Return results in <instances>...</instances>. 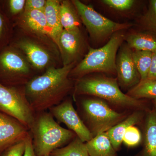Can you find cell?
Returning <instances> with one entry per match:
<instances>
[{
	"label": "cell",
	"mask_w": 156,
	"mask_h": 156,
	"mask_svg": "<svg viewBox=\"0 0 156 156\" xmlns=\"http://www.w3.org/2000/svg\"><path fill=\"white\" fill-rule=\"evenodd\" d=\"M76 63L49 68L41 75L34 76L26 84V97L35 112L47 111L64 100L73 87L69 75Z\"/></svg>",
	"instance_id": "1"
},
{
	"label": "cell",
	"mask_w": 156,
	"mask_h": 156,
	"mask_svg": "<svg viewBox=\"0 0 156 156\" xmlns=\"http://www.w3.org/2000/svg\"><path fill=\"white\" fill-rule=\"evenodd\" d=\"M83 95L96 97L118 108L146 112L150 110L142 100L135 99L123 93L117 79L105 76H85L76 80L74 87V99Z\"/></svg>",
	"instance_id": "2"
},
{
	"label": "cell",
	"mask_w": 156,
	"mask_h": 156,
	"mask_svg": "<svg viewBox=\"0 0 156 156\" xmlns=\"http://www.w3.org/2000/svg\"><path fill=\"white\" fill-rule=\"evenodd\" d=\"M30 132L34 151L37 156L50 155L77 136L73 131L61 127L47 111L36 112Z\"/></svg>",
	"instance_id": "3"
},
{
	"label": "cell",
	"mask_w": 156,
	"mask_h": 156,
	"mask_svg": "<svg viewBox=\"0 0 156 156\" xmlns=\"http://www.w3.org/2000/svg\"><path fill=\"white\" fill-rule=\"evenodd\" d=\"M125 39L124 34L118 32L103 47L96 49L89 48L83 60L72 70L69 78L77 80L92 73H116L117 53Z\"/></svg>",
	"instance_id": "4"
},
{
	"label": "cell",
	"mask_w": 156,
	"mask_h": 156,
	"mask_svg": "<svg viewBox=\"0 0 156 156\" xmlns=\"http://www.w3.org/2000/svg\"><path fill=\"white\" fill-rule=\"evenodd\" d=\"M78 107L81 119L93 137L107 132L129 115L126 112L116 111L106 101L98 98H84Z\"/></svg>",
	"instance_id": "5"
},
{
	"label": "cell",
	"mask_w": 156,
	"mask_h": 156,
	"mask_svg": "<svg viewBox=\"0 0 156 156\" xmlns=\"http://www.w3.org/2000/svg\"><path fill=\"white\" fill-rule=\"evenodd\" d=\"M21 52L9 45L0 52V83L23 87L34 77L33 69Z\"/></svg>",
	"instance_id": "6"
},
{
	"label": "cell",
	"mask_w": 156,
	"mask_h": 156,
	"mask_svg": "<svg viewBox=\"0 0 156 156\" xmlns=\"http://www.w3.org/2000/svg\"><path fill=\"white\" fill-rule=\"evenodd\" d=\"M75 7L82 22L87 28L90 37L96 41H101L113 34L130 28V23H119L112 21L95 11L90 5L78 0L72 1Z\"/></svg>",
	"instance_id": "7"
},
{
	"label": "cell",
	"mask_w": 156,
	"mask_h": 156,
	"mask_svg": "<svg viewBox=\"0 0 156 156\" xmlns=\"http://www.w3.org/2000/svg\"><path fill=\"white\" fill-rule=\"evenodd\" d=\"M0 112L16 119L29 131L36 115L26 97L24 87H7L1 83Z\"/></svg>",
	"instance_id": "8"
},
{
	"label": "cell",
	"mask_w": 156,
	"mask_h": 156,
	"mask_svg": "<svg viewBox=\"0 0 156 156\" xmlns=\"http://www.w3.org/2000/svg\"><path fill=\"white\" fill-rule=\"evenodd\" d=\"M9 45L20 50L34 69L41 70L54 66L55 56L53 51L37 40L27 37L13 38Z\"/></svg>",
	"instance_id": "9"
},
{
	"label": "cell",
	"mask_w": 156,
	"mask_h": 156,
	"mask_svg": "<svg viewBox=\"0 0 156 156\" xmlns=\"http://www.w3.org/2000/svg\"><path fill=\"white\" fill-rule=\"evenodd\" d=\"M49 110L58 124L63 123L83 142L87 143L93 138L92 133L76 110L71 99H65Z\"/></svg>",
	"instance_id": "10"
},
{
	"label": "cell",
	"mask_w": 156,
	"mask_h": 156,
	"mask_svg": "<svg viewBox=\"0 0 156 156\" xmlns=\"http://www.w3.org/2000/svg\"><path fill=\"white\" fill-rule=\"evenodd\" d=\"M133 51L128 44L120 48L116 56V66L119 86L124 89H132L140 81V76L133 60Z\"/></svg>",
	"instance_id": "11"
},
{
	"label": "cell",
	"mask_w": 156,
	"mask_h": 156,
	"mask_svg": "<svg viewBox=\"0 0 156 156\" xmlns=\"http://www.w3.org/2000/svg\"><path fill=\"white\" fill-rule=\"evenodd\" d=\"M61 54L63 66L77 62L84 48L80 29L63 30L56 44Z\"/></svg>",
	"instance_id": "12"
},
{
	"label": "cell",
	"mask_w": 156,
	"mask_h": 156,
	"mask_svg": "<svg viewBox=\"0 0 156 156\" xmlns=\"http://www.w3.org/2000/svg\"><path fill=\"white\" fill-rule=\"evenodd\" d=\"M29 133L22 123L0 112V154L9 147L24 140Z\"/></svg>",
	"instance_id": "13"
},
{
	"label": "cell",
	"mask_w": 156,
	"mask_h": 156,
	"mask_svg": "<svg viewBox=\"0 0 156 156\" xmlns=\"http://www.w3.org/2000/svg\"><path fill=\"white\" fill-rule=\"evenodd\" d=\"M15 24L37 37L51 39L44 10L23 11L15 21Z\"/></svg>",
	"instance_id": "14"
},
{
	"label": "cell",
	"mask_w": 156,
	"mask_h": 156,
	"mask_svg": "<svg viewBox=\"0 0 156 156\" xmlns=\"http://www.w3.org/2000/svg\"><path fill=\"white\" fill-rule=\"evenodd\" d=\"M144 126L141 150L135 156H156V112H147Z\"/></svg>",
	"instance_id": "15"
},
{
	"label": "cell",
	"mask_w": 156,
	"mask_h": 156,
	"mask_svg": "<svg viewBox=\"0 0 156 156\" xmlns=\"http://www.w3.org/2000/svg\"><path fill=\"white\" fill-rule=\"evenodd\" d=\"M147 112L142 110L134 111L125 119L115 125L106 132L112 145L116 151L119 150L126 130L129 127L141 122L145 116Z\"/></svg>",
	"instance_id": "16"
},
{
	"label": "cell",
	"mask_w": 156,
	"mask_h": 156,
	"mask_svg": "<svg viewBox=\"0 0 156 156\" xmlns=\"http://www.w3.org/2000/svg\"><path fill=\"white\" fill-rule=\"evenodd\" d=\"M60 2L58 0H47L44 9L50 38L56 46L58 38L63 30L59 14Z\"/></svg>",
	"instance_id": "17"
},
{
	"label": "cell",
	"mask_w": 156,
	"mask_h": 156,
	"mask_svg": "<svg viewBox=\"0 0 156 156\" xmlns=\"http://www.w3.org/2000/svg\"><path fill=\"white\" fill-rule=\"evenodd\" d=\"M86 145L89 156H117L106 132L98 134Z\"/></svg>",
	"instance_id": "18"
},
{
	"label": "cell",
	"mask_w": 156,
	"mask_h": 156,
	"mask_svg": "<svg viewBox=\"0 0 156 156\" xmlns=\"http://www.w3.org/2000/svg\"><path fill=\"white\" fill-rule=\"evenodd\" d=\"M59 14L63 30H74L80 28L82 21L72 2L61 1Z\"/></svg>",
	"instance_id": "19"
},
{
	"label": "cell",
	"mask_w": 156,
	"mask_h": 156,
	"mask_svg": "<svg viewBox=\"0 0 156 156\" xmlns=\"http://www.w3.org/2000/svg\"><path fill=\"white\" fill-rule=\"evenodd\" d=\"M127 44L134 50L156 53V34L150 32L132 34L126 39Z\"/></svg>",
	"instance_id": "20"
},
{
	"label": "cell",
	"mask_w": 156,
	"mask_h": 156,
	"mask_svg": "<svg viewBox=\"0 0 156 156\" xmlns=\"http://www.w3.org/2000/svg\"><path fill=\"white\" fill-rule=\"evenodd\" d=\"M130 97L138 99L156 98V80L146 79L141 81L127 93Z\"/></svg>",
	"instance_id": "21"
},
{
	"label": "cell",
	"mask_w": 156,
	"mask_h": 156,
	"mask_svg": "<svg viewBox=\"0 0 156 156\" xmlns=\"http://www.w3.org/2000/svg\"><path fill=\"white\" fill-rule=\"evenodd\" d=\"M52 156H89L86 143L76 136L68 145L57 149L50 154Z\"/></svg>",
	"instance_id": "22"
},
{
	"label": "cell",
	"mask_w": 156,
	"mask_h": 156,
	"mask_svg": "<svg viewBox=\"0 0 156 156\" xmlns=\"http://www.w3.org/2000/svg\"><path fill=\"white\" fill-rule=\"evenodd\" d=\"M133 60L140 75V81L147 78L152 61L153 53L142 50L133 51Z\"/></svg>",
	"instance_id": "23"
},
{
	"label": "cell",
	"mask_w": 156,
	"mask_h": 156,
	"mask_svg": "<svg viewBox=\"0 0 156 156\" xmlns=\"http://www.w3.org/2000/svg\"><path fill=\"white\" fill-rule=\"evenodd\" d=\"M14 26L0 4V52L11 43L14 36Z\"/></svg>",
	"instance_id": "24"
},
{
	"label": "cell",
	"mask_w": 156,
	"mask_h": 156,
	"mask_svg": "<svg viewBox=\"0 0 156 156\" xmlns=\"http://www.w3.org/2000/svg\"><path fill=\"white\" fill-rule=\"evenodd\" d=\"M25 4V0L0 1V4L5 14L13 23L16 21L18 15L20 16L23 13Z\"/></svg>",
	"instance_id": "25"
},
{
	"label": "cell",
	"mask_w": 156,
	"mask_h": 156,
	"mask_svg": "<svg viewBox=\"0 0 156 156\" xmlns=\"http://www.w3.org/2000/svg\"><path fill=\"white\" fill-rule=\"evenodd\" d=\"M140 23L147 31L156 34V0H151L145 14L140 19Z\"/></svg>",
	"instance_id": "26"
},
{
	"label": "cell",
	"mask_w": 156,
	"mask_h": 156,
	"mask_svg": "<svg viewBox=\"0 0 156 156\" xmlns=\"http://www.w3.org/2000/svg\"><path fill=\"white\" fill-rule=\"evenodd\" d=\"M142 136L139 129L135 126L129 127L123 138V142L129 147H134L142 141Z\"/></svg>",
	"instance_id": "27"
},
{
	"label": "cell",
	"mask_w": 156,
	"mask_h": 156,
	"mask_svg": "<svg viewBox=\"0 0 156 156\" xmlns=\"http://www.w3.org/2000/svg\"><path fill=\"white\" fill-rule=\"evenodd\" d=\"M133 0H103L101 2L107 6L119 11L129 10L134 6L135 3Z\"/></svg>",
	"instance_id": "28"
},
{
	"label": "cell",
	"mask_w": 156,
	"mask_h": 156,
	"mask_svg": "<svg viewBox=\"0 0 156 156\" xmlns=\"http://www.w3.org/2000/svg\"><path fill=\"white\" fill-rule=\"evenodd\" d=\"M25 140L9 147L2 153L0 156H23L25 149Z\"/></svg>",
	"instance_id": "29"
},
{
	"label": "cell",
	"mask_w": 156,
	"mask_h": 156,
	"mask_svg": "<svg viewBox=\"0 0 156 156\" xmlns=\"http://www.w3.org/2000/svg\"><path fill=\"white\" fill-rule=\"evenodd\" d=\"M46 3V0H27L26 1L24 11L44 10Z\"/></svg>",
	"instance_id": "30"
},
{
	"label": "cell",
	"mask_w": 156,
	"mask_h": 156,
	"mask_svg": "<svg viewBox=\"0 0 156 156\" xmlns=\"http://www.w3.org/2000/svg\"><path fill=\"white\" fill-rule=\"evenodd\" d=\"M25 149L23 156H37L35 153L30 132L25 140Z\"/></svg>",
	"instance_id": "31"
},
{
	"label": "cell",
	"mask_w": 156,
	"mask_h": 156,
	"mask_svg": "<svg viewBox=\"0 0 156 156\" xmlns=\"http://www.w3.org/2000/svg\"><path fill=\"white\" fill-rule=\"evenodd\" d=\"M147 79L156 80V53H153L151 65Z\"/></svg>",
	"instance_id": "32"
},
{
	"label": "cell",
	"mask_w": 156,
	"mask_h": 156,
	"mask_svg": "<svg viewBox=\"0 0 156 156\" xmlns=\"http://www.w3.org/2000/svg\"><path fill=\"white\" fill-rule=\"evenodd\" d=\"M154 110L156 112V98L153 100Z\"/></svg>",
	"instance_id": "33"
},
{
	"label": "cell",
	"mask_w": 156,
	"mask_h": 156,
	"mask_svg": "<svg viewBox=\"0 0 156 156\" xmlns=\"http://www.w3.org/2000/svg\"><path fill=\"white\" fill-rule=\"evenodd\" d=\"M52 156L50 155H46V156Z\"/></svg>",
	"instance_id": "34"
}]
</instances>
